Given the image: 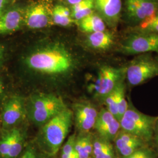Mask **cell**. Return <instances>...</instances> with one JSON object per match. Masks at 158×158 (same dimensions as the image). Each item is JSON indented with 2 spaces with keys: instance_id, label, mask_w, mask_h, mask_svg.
<instances>
[{
  "instance_id": "2e32d148",
  "label": "cell",
  "mask_w": 158,
  "mask_h": 158,
  "mask_svg": "<svg viewBox=\"0 0 158 158\" xmlns=\"http://www.w3.org/2000/svg\"><path fill=\"white\" fill-rule=\"evenodd\" d=\"M114 43V35L106 30L89 34L86 39L87 46L95 51H107L113 46Z\"/></svg>"
},
{
  "instance_id": "44dd1931",
  "label": "cell",
  "mask_w": 158,
  "mask_h": 158,
  "mask_svg": "<svg viewBox=\"0 0 158 158\" xmlns=\"http://www.w3.org/2000/svg\"><path fill=\"white\" fill-rule=\"evenodd\" d=\"M133 32L158 34V10L142 23L134 27Z\"/></svg>"
},
{
  "instance_id": "d6a6232c",
  "label": "cell",
  "mask_w": 158,
  "mask_h": 158,
  "mask_svg": "<svg viewBox=\"0 0 158 158\" xmlns=\"http://www.w3.org/2000/svg\"><path fill=\"white\" fill-rule=\"evenodd\" d=\"M66 1L68 2L69 4H70V5L74 6V5H76L77 3L80 2L81 0H66Z\"/></svg>"
},
{
  "instance_id": "ac0fdd59",
  "label": "cell",
  "mask_w": 158,
  "mask_h": 158,
  "mask_svg": "<svg viewBox=\"0 0 158 158\" xmlns=\"http://www.w3.org/2000/svg\"><path fill=\"white\" fill-rule=\"evenodd\" d=\"M94 10V0H81L77 4L72 6L71 15L73 19L78 22L92 14Z\"/></svg>"
},
{
  "instance_id": "d4e9b609",
  "label": "cell",
  "mask_w": 158,
  "mask_h": 158,
  "mask_svg": "<svg viewBox=\"0 0 158 158\" xmlns=\"http://www.w3.org/2000/svg\"><path fill=\"white\" fill-rule=\"evenodd\" d=\"M104 98L108 111H109L118 120V111L114 91H113L112 93L109 94Z\"/></svg>"
},
{
  "instance_id": "484cf974",
  "label": "cell",
  "mask_w": 158,
  "mask_h": 158,
  "mask_svg": "<svg viewBox=\"0 0 158 158\" xmlns=\"http://www.w3.org/2000/svg\"><path fill=\"white\" fill-rule=\"evenodd\" d=\"M76 138L74 134L70 136L62 148V158H69L74 150Z\"/></svg>"
},
{
  "instance_id": "836d02e7",
  "label": "cell",
  "mask_w": 158,
  "mask_h": 158,
  "mask_svg": "<svg viewBox=\"0 0 158 158\" xmlns=\"http://www.w3.org/2000/svg\"><path fill=\"white\" fill-rule=\"evenodd\" d=\"M142 158H151L150 155L149 154V153L148 152L146 151L143 150V153H142Z\"/></svg>"
},
{
  "instance_id": "e575fe53",
  "label": "cell",
  "mask_w": 158,
  "mask_h": 158,
  "mask_svg": "<svg viewBox=\"0 0 158 158\" xmlns=\"http://www.w3.org/2000/svg\"><path fill=\"white\" fill-rule=\"evenodd\" d=\"M69 158H79V155L78 153H77V152L75 151V149L74 150L73 152H72V153L71 154L70 156L69 157Z\"/></svg>"
},
{
  "instance_id": "8d00e7d4",
  "label": "cell",
  "mask_w": 158,
  "mask_h": 158,
  "mask_svg": "<svg viewBox=\"0 0 158 158\" xmlns=\"http://www.w3.org/2000/svg\"><path fill=\"white\" fill-rule=\"evenodd\" d=\"M156 60H157V61H158V58H157V59H156Z\"/></svg>"
},
{
  "instance_id": "6da1fadb",
  "label": "cell",
  "mask_w": 158,
  "mask_h": 158,
  "mask_svg": "<svg viewBox=\"0 0 158 158\" xmlns=\"http://www.w3.org/2000/svg\"><path fill=\"white\" fill-rule=\"evenodd\" d=\"M27 67L38 73L59 76L73 70L76 60L72 53L60 42H52L35 50L25 60Z\"/></svg>"
},
{
  "instance_id": "83f0119b",
  "label": "cell",
  "mask_w": 158,
  "mask_h": 158,
  "mask_svg": "<svg viewBox=\"0 0 158 158\" xmlns=\"http://www.w3.org/2000/svg\"><path fill=\"white\" fill-rule=\"evenodd\" d=\"M18 158H41L40 154L36 152L34 148L29 147Z\"/></svg>"
},
{
  "instance_id": "d6986e66",
  "label": "cell",
  "mask_w": 158,
  "mask_h": 158,
  "mask_svg": "<svg viewBox=\"0 0 158 158\" xmlns=\"http://www.w3.org/2000/svg\"><path fill=\"white\" fill-rule=\"evenodd\" d=\"M73 21L71 12L68 8L60 5L53 7L52 12L53 23L60 26L68 27L70 25Z\"/></svg>"
},
{
  "instance_id": "f1b7e54d",
  "label": "cell",
  "mask_w": 158,
  "mask_h": 158,
  "mask_svg": "<svg viewBox=\"0 0 158 158\" xmlns=\"http://www.w3.org/2000/svg\"><path fill=\"white\" fill-rule=\"evenodd\" d=\"M15 0H0V17L14 5Z\"/></svg>"
},
{
  "instance_id": "ba28073f",
  "label": "cell",
  "mask_w": 158,
  "mask_h": 158,
  "mask_svg": "<svg viewBox=\"0 0 158 158\" xmlns=\"http://www.w3.org/2000/svg\"><path fill=\"white\" fill-rule=\"evenodd\" d=\"M126 67L114 68L104 66L100 68L94 89L97 96L105 98L112 93L125 77Z\"/></svg>"
},
{
  "instance_id": "30bf717a",
  "label": "cell",
  "mask_w": 158,
  "mask_h": 158,
  "mask_svg": "<svg viewBox=\"0 0 158 158\" xmlns=\"http://www.w3.org/2000/svg\"><path fill=\"white\" fill-rule=\"evenodd\" d=\"M26 104L22 97L17 95L8 97L4 102L0 119L3 128L5 130L15 128L25 117Z\"/></svg>"
},
{
  "instance_id": "3957f363",
  "label": "cell",
  "mask_w": 158,
  "mask_h": 158,
  "mask_svg": "<svg viewBox=\"0 0 158 158\" xmlns=\"http://www.w3.org/2000/svg\"><path fill=\"white\" fill-rule=\"evenodd\" d=\"M66 108L60 97L49 94L32 96L26 106L29 117L36 124L44 125Z\"/></svg>"
},
{
  "instance_id": "f546056e",
  "label": "cell",
  "mask_w": 158,
  "mask_h": 158,
  "mask_svg": "<svg viewBox=\"0 0 158 158\" xmlns=\"http://www.w3.org/2000/svg\"><path fill=\"white\" fill-rule=\"evenodd\" d=\"M7 52V48L4 44L0 43V64L4 62Z\"/></svg>"
},
{
  "instance_id": "4dcf8cb0",
  "label": "cell",
  "mask_w": 158,
  "mask_h": 158,
  "mask_svg": "<svg viewBox=\"0 0 158 158\" xmlns=\"http://www.w3.org/2000/svg\"><path fill=\"white\" fill-rule=\"evenodd\" d=\"M142 153H143V150L138 149L132 155H131L127 157H125L124 158H142Z\"/></svg>"
},
{
  "instance_id": "9c48e42d",
  "label": "cell",
  "mask_w": 158,
  "mask_h": 158,
  "mask_svg": "<svg viewBox=\"0 0 158 158\" xmlns=\"http://www.w3.org/2000/svg\"><path fill=\"white\" fill-rule=\"evenodd\" d=\"M124 19L134 27L139 25L158 10L155 0H124Z\"/></svg>"
},
{
  "instance_id": "8992f818",
  "label": "cell",
  "mask_w": 158,
  "mask_h": 158,
  "mask_svg": "<svg viewBox=\"0 0 158 158\" xmlns=\"http://www.w3.org/2000/svg\"><path fill=\"white\" fill-rule=\"evenodd\" d=\"M120 51L127 55L158 53V34L132 32L123 40Z\"/></svg>"
},
{
  "instance_id": "8fae6325",
  "label": "cell",
  "mask_w": 158,
  "mask_h": 158,
  "mask_svg": "<svg viewBox=\"0 0 158 158\" xmlns=\"http://www.w3.org/2000/svg\"><path fill=\"white\" fill-rule=\"evenodd\" d=\"M25 138L16 127L5 130L0 137V158H18L22 153Z\"/></svg>"
},
{
  "instance_id": "5b68a950",
  "label": "cell",
  "mask_w": 158,
  "mask_h": 158,
  "mask_svg": "<svg viewBox=\"0 0 158 158\" xmlns=\"http://www.w3.org/2000/svg\"><path fill=\"white\" fill-rule=\"evenodd\" d=\"M158 76V61L148 53L139 55L126 66L125 77L133 86L141 85Z\"/></svg>"
},
{
  "instance_id": "277c9868",
  "label": "cell",
  "mask_w": 158,
  "mask_h": 158,
  "mask_svg": "<svg viewBox=\"0 0 158 158\" xmlns=\"http://www.w3.org/2000/svg\"><path fill=\"white\" fill-rule=\"evenodd\" d=\"M157 120L158 117L144 114L128 106L119 123L121 130L135 136L143 141H149L152 138Z\"/></svg>"
},
{
  "instance_id": "d590c367",
  "label": "cell",
  "mask_w": 158,
  "mask_h": 158,
  "mask_svg": "<svg viewBox=\"0 0 158 158\" xmlns=\"http://www.w3.org/2000/svg\"><path fill=\"white\" fill-rule=\"evenodd\" d=\"M155 130L156 131V132L158 133V120H157V121H156V125H155Z\"/></svg>"
},
{
  "instance_id": "cb8c5ba5",
  "label": "cell",
  "mask_w": 158,
  "mask_h": 158,
  "mask_svg": "<svg viewBox=\"0 0 158 158\" xmlns=\"http://www.w3.org/2000/svg\"><path fill=\"white\" fill-rule=\"evenodd\" d=\"M114 139L115 142V145L118 150L121 148L128 144L143 142V141L140 138L133 135L130 133H128L123 130L119 131L118 134L115 136Z\"/></svg>"
},
{
  "instance_id": "7c38bea8",
  "label": "cell",
  "mask_w": 158,
  "mask_h": 158,
  "mask_svg": "<svg viewBox=\"0 0 158 158\" xmlns=\"http://www.w3.org/2000/svg\"><path fill=\"white\" fill-rule=\"evenodd\" d=\"M94 10L111 28L118 23L123 9L122 0H94Z\"/></svg>"
},
{
  "instance_id": "1f68e13d",
  "label": "cell",
  "mask_w": 158,
  "mask_h": 158,
  "mask_svg": "<svg viewBox=\"0 0 158 158\" xmlns=\"http://www.w3.org/2000/svg\"><path fill=\"white\" fill-rule=\"evenodd\" d=\"M5 90H6L5 83L2 79H0V98L4 94Z\"/></svg>"
},
{
  "instance_id": "603a6c76",
  "label": "cell",
  "mask_w": 158,
  "mask_h": 158,
  "mask_svg": "<svg viewBox=\"0 0 158 158\" xmlns=\"http://www.w3.org/2000/svg\"><path fill=\"white\" fill-rule=\"evenodd\" d=\"M116 102L118 111V121H119L128 108V104L125 98V85L123 81L121 82L114 89Z\"/></svg>"
},
{
  "instance_id": "74e56055",
  "label": "cell",
  "mask_w": 158,
  "mask_h": 158,
  "mask_svg": "<svg viewBox=\"0 0 158 158\" xmlns=\"http://www.w3.org/2000/svg\"><path fill=\"white\" fill-rule=\"evenodd\" d=\"M155 1H157L158 2V0H155Z\"/></svg>"
},
{
  "instance_id": "e0dca14e",
  "label": "cell",
  "mask_w": 158,
  "mask_h": 158,
  "mask_svg": "<svg viewBox=\"0 0 158 158\" xmlns=\"http://www.w3.org/2000/svg\"><path fill=\"white\" fill-rule=\"evenodd\" d=\"M78 23L81 31L89 34L106 30V23L95 12L83 18Z\"/></svg>"
},
{
  "instance_id": "7402d4cb",
  "label": "cell",
  "mask_w": 158,
  "mask_h": 158,
  "mask_svg": "<svg viewBox=\"0 0 158 158\" xmlns=\"http://www.w3.org/2000/svg\"><path fill=\"white\" fill-rule=\"evenodd\" d=\"M93 145L90 136L80 137L76 140L74 149L79 155L80 158H90L93 152Z\"/></svg>"
},
{
  "instance_id": "52a82bcc",
  "label": "cell",
  "mask_w": 158,
  "mask_h": 158,
  "mask_svg": "<svg viewBox=\"0 0 158 158\" xmlns=\"http://www.w3.org/2000/svg\"><path fill=\"white\" fill-rule=\"evenodd\" d=\"M53 8L50 0H37L24 10V24L29 28L42 29L52 22Z\"/></svg>"
},
{
  "instance_id": "5bb4252c",
  "label": "cell",
  "mask_w": 158,
  "mask_h": 158,
  "mask_svg": "<svg viewBox=\"0 0 158 158\" xmlns=\"http://www.w3.org/2000/svg\"><path fill=\"white\" fill-rule=\"evenodd\" d=\"M24 24V10L13 6L0 17V35L18 31Z\"/></svg>"
},
{
  "instance_id": "4fadbf2b",
  "label": "cell",
  "mask_w": 158,
  "mask_h": 158,
  "mask_svg": "<svg viewBox=\"0 0 158 158\" xmlns=\"http://www.w3.org/2000/svg\"><path fill=\"white\" fill-rule=\"evenodd\" d=\"M94 128L102 139L109 141L115 139L121 126L118 120L107 109H102L98 113Z\"/></svg>"
},
{
  "instance_id": "7a4b0ae2",
  "label": "cell",
  "mask_w": 158,
  "mask_h": 158,
  "mask_svg": "<svg viewBox=\"0 0 158 158\" xmlns=\"http://www.w3.org/2000/svg\"><path fill=\"white\" fill-rule=\"evenodd\" d=\"M72 111L66 108L44 125L42 131L43 148L50 155L56 154L70 128Z\"/></svg>"
},
{
  "instance_id": "ffe728a7",
  "label": "cell",
  "mask_w": 158,
  "mask_h": 158,
  "mask_svg": "<svg viewBox=\"0 0 158 158\" xmlns=\"http://www.w3.org/2000/svg\"><path fill=\"white\" fill-rule=\"evenodd\" d=\"M94 158H113L114 151L109 142L103 139H96L93 143Z\"/></svg>"
},
{
  "instance_id": "9a60e30c",
  "label": "cell",
  "mask_w": 158,
  "mask_h": 158,
  "mask_svg": "<svg viewBox=\"0 0 158 158\" xmlns=\"http://www.w3.org/2000/svg\"><path fill=\"white\" fill-rule=\"evenodd\" d=\"M98 112L90 103L77 104L74 108V118L79 130L87 132L94 128Z\"/></svg>"
},
{
  "instance_id": "4316f807",
  "label": "cell",
  "mask_w": 158,
  "mask_h": 158,
  "mask_svg": "<svg viewBox=\"0 0 158 158\" xmlns=\"http://www.w3.org/2000/svg\"><path fill=\"white\" fill-rule=\"evenodd\" d=\"M142 143L143 142L131 143L121 148L118 151L121 153V155H123L124 158L127 157L131 155H132V153H134L137 150H138L139 148L142 145Z\"/></svg>"
}]
</instances>
